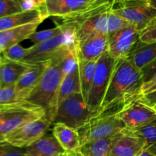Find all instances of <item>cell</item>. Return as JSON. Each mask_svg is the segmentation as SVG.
I'll return each instance as SVG.
<instances>
[{
	"label": "cell",
	"instance_id": "6da1fadb",
	"mask_svg": "<svg viewBox=\"0 0 156 156\" xmlns=\"http://www.w3.org/2000/svg\"><path fill=\"white\" fill-rule=\"evenodd\" d=\"M143 84L141 71L129 58L117 60L98 115L105 112H117L125 105L138 98L141 96Z\"/></svg>",
	"mask_w": 156,
	"mask_h": 156
},
{
	"label": "cell",
	"instance_id": "7a4b0ae2",
	"mask_svg": "<svg viewBox=\"0 0 156 156\" xmlns=\"http://www.w3.org/2000/svg\"><path fill=\"white\" fill-rule=\"evenodd\" d=\"M62 79L59 67L47 61L39 83L27 99V101L44 108L46 116L53 124L57 111L58 93Z\"/></svg>",
	"mask_w": 156,
	"mask_h": 156
},
{
	"label": "cell",
	"instance_id": "3957f363",
	"mask_svg": "<svg viewBox=\"0 0 156 156\" xmlns=\"http://www.w3.org/2000/svg\"><path fill=\"white\" fill-rule=\"evenodd\" d=\"M46 116L41 107L27 101L0 106V132L4 136L24 123Z\"/></svg>",
	"mask_w": 156,
	"mask_h": 156
},
{
	"label": "cell",
	"instance_id": "277c9868",
	"mask_svg": "<svg viewBox=\"0 0 156 156\" xmlns=\"http://www.w3.org/2000/svg\"><path fill=\"white\" fill-rule=\"evenodd\" d=\"M126 129L117 112H105L93 117L78 129L81 146L88 143L108 138Z\"/></svg>",
	"mask_w": 156,
	"mask_h": 156
},
{
	"label": "cell",
	"instance_id": "5b68a950",
	"mask_svg": "<svg viewBox=\"0 0 156 156\" xmlns=\"http://www.w3.org/2000/svg\"><path fill=\"white\" fill-rule=\"evenodd\" d=\"M111 11L140 32L156 19V9L147 0H112Z\"/></svg>",
	"mask_w": 156,
	"mask_h": 156
},
{
	"label": "cell",
	"instance_id": "8992f818",
	"mask_svg": "<svg viewBox=\"0 0 156 156\" xmlns=\"http://www.w3.org/2000/svg\"><path fill=\"white\" fill-rule=\"evenodd\" d=\"M93 117L82 93H74L59 105L53 123H63L78 130Z\"/></svg>",
	"mask_w": 156,
	"mask_h": 156
},
{
	"label": "cell",
	"instance_id": "52a82bcc",
	"mask_svg": "<svg viewBox=\"0 0 156 156\" xmlns=\"http://www.w3.org/2000/svg\"><path fill=\"white\" fill-rule=\"evenodd\" d=\"M117 60L106 52L98 59L94 80L88 95L87 105L93 115H98L109 85Z\"/></svg>",
	"mask_w": 156,
	"mask_h": 156
},
{
	"label": "cell",
	"instance_id": "ba28073f",
	"mask_svg": "<svg viewBox=\"0 0 156 156\" xmlns=\"http://www.w3.org/2000/svg\"><path fill=\"white\" fill-rule=\"evenodd\" d=\"M63 27V31L52 39L41 44H34L28 47L27 56L21 63L35 65L50 60L63 46L73 42H77L75 29L69 26L59 24Z\"/></svg>",
	"mask_w": 156,
	"mask_h": 156
},
{
	"label": "cell",
	"instance_id": "9c48e42d",
	"mask_svg": "<svg viewBox=\"0 0 156 156\" xmlns=\"http://www.w3.org/2000/svg\"><path fill=\"white\" fill-rule=\"evenodd\" d=\"M117 115L124 123L126 129L136 131L156 120V112L142 101L141 96L122 107Z\"/></svg>",
	"mask_w": 156,
	"mask_h": 156
},
{
	"label": "cell",
	"instance_id": "30bf717a",
	"mask_svg": "<svg viewBox=\"0 0 156 156\" xmlns=\"http://www.w3.org/2000/svg\"><path fill=\"white\" fill-rule=\"evenodd\" d=\"M53 123L47 116L24 123L5 136V142L15 147L25 149L42 138Z\"/></svg>",
	"mask_w": 156,
	"mask_h": 156
},
{
	"label": "cell",
	"instance_id": "8fae6325",
	"mask_svg": "<svg viewBox=\"0 0 156 156\" xmlns=\"http://www.w3.org/2000/svg\"><path fill=\"white\" fill-rule=\"evenodd\" d=\"M140 38V30L133 24H129L109 36L108 53L116 60L127 58Z\"/></svg>",
	"mask_w": 156,
	"mask_h": 156
},
{
	"label": "cell",
	"instance_id": "7c38bea8",
	"mask_svg": "<svg viewBox=\"0 0 156 156\" xmlns=\"http://www.w3.org/2000/svg\"><path fill=\"white\" fill-rule=\"evenodd\" d=\"M107 0H46L41 9L48 17L60 19L86 11Z\"/></svg>",
	"mask_w": 156,
	"mask_h": 156
},
{
	"label": "cell",
	"instance_id": "4fadbf2b",
	"mask_svg": "<svg viewBox=\"0 0 156 156\" xmlns=\"http://www.w3.org/2000/svg\"><path fill=\"white\" fill-rule=\"evenodd\" d=\"M109 36L108 34L99 33L91 35L77 43L78 60L82 62L98 59L108 51Z\"/></svg>",
	"mask_w": 156,
	"mask_h": 156
},
{
	"label": "cell",
	"instance_id": "5bb4252c",
	"mask_svg": "<svg viewBox=\"0 0 156 156\" xmlns=\"http://www.w3.org/2000/svg\"><path fill=\"white\" fill-rule=\"evenodd\" d=\"M144 149L143 140L134 131L119 133L108 156H137Z\"/></svg>",
	"mask_w": 156,
	"mask_h": 156
},
{
	"label": "cell",
	"instance_id": "9a60e30c",
	"mask_svg": "<svg viewBox=\"0 0 156 156\" xmlns=\"http://www.w3.org/2000/svg\"><path fill=\"white\" fill-rule=\"evenodd\" d=\"M47 62L32 65L22 76L15 85L17 101H27L32 91L39 83Z\"/></svg>",
	"mask_w": 156,
	"mask_h": 156
},
{
	"label": "cell",
	"instance_id": "2e32d148",
	"mask_svg": "<svg viewBox=\"0 0 156 156\" xmlns=\"http://www.w3.org/2000/svg\"><path fill=\"white\" fill-rule=\"evenodd\" d=\"M46 18H47V16L41 9L23 11L19 13L0 18V31L33 23L41 24Z\"/></svg>",
	"mask_w": 156,
	"mask_h": 156
},
{
	"label": "cell",
	"instance_id": "e0dca14e",
	"mask_svg": "<svg viewBox=\"0 0 156 156\" xmlns=\"http://www.w3.org/2000/svg\"><path fill=\"white\" fill-rule=\"evenodd\" d=\"M39 24L40 23H33L0 31V54L24 40L28 39L36 31Z\"/></svg>",
	"mask_w": 156,
	"mask_h": 156
},
{
	"label": "cell",
	"instance_id": "ac0fdd59",
	"mask_svg": "<svg viewBox=\"0 0 156 156\" xmlns=\"http://www.w3.org/2000/svg\"><path fill=\"white\" fill-rule=\"evenodd\" d=\"M25 151L27 156H62L66 152L53 134H45Z\"/></svg>",
	"mask_w": 156,
	"mask_h": 156
},
{
	"label": "cell",
	"instance_id": "d6986e66",
	"mask_svg": "<svg viewBox=\"0 0 156 156\" xmlns=\"http://www.w3.org/2000/svg\"><path fill=\"white\" fill-rule=\"evenodd\" d=\"M52 134L66 152L74 154L79 152L81 148V141L79 133L63 123L53 124Z\"/></svg>",
	"mask_w": 156,
	"mask_h": 156
},
{
	"label": "cell",
	"instance_id": "ffe728a7",
	"mask_svg": "<svg viewBox=\"0 0 156 156\" xmlns=\"http://www.w3.org/2000/svg\"><path fill=\"white\" fill-rule=\"evenodd\" d=\"M31 66L9 61L0 66V88L15 86L21 76Z\"/></svg>",
	"mask_w": 156,
	"mask_h": 156
},
{
	"label": "cell",
	"instance_id": "44dd1931",
	"mask_svg": "<svg viewBox=\"0 0 156 156\" xmlns=\"http://www.w3.org/2000/svg\"><path fill=\"white\" fill-rule=\"evenodd\" d=\"M128 58L138 69L141 70L156 58V43L146 44L140 41Z\"/></svg>",
	"mask_w": 156,
	"mask_h": 156
},
{
	"label": "cell",
	"instance_id": "7402d4cb",
	"mask_svg": "<svg viewBox=\"0 0 156 156\" xmlns=\"http://www.w3.org/2000/svg\"><path fill=\"white\" fill-rule=\"evenodd\" d=\"M118 133L108 138L88 143L81 146L74 156H108Z\"/></svg>",
	"mask_w": 156,
	"mask_h": 156
},
{
	"label": "cell",
	"instance_id": "603a6c76",
	"mask_svg": "<svg viewBox=\"0 0 156 156\" xmlns=\"http://www.w3.org/2000/svg\"><path fill=\"white\" fill-rule=\"evenodd\" d=\"M74 93H81L79 63L62 81L57 97V108L62 101Z\"/></svg>",
	"mask_w": 156,
	"mask_h": 156
},
{
	"label": "cell",
	"instance_id": "cb8c5ba5",
	"mask_svg": "<svg viewBox=\"0 0 156 156\" xmlns=\"http://www.w3.org/2000/svg\"><path fill=\"white\" fill-rule=\"evenodd\" d=\"M98 60V59H95L90 62H82V61L78 60L81 84V93L86 102L88 101V95H89L93 80H94Z\"/></svg>",
	"mask_w": 156,
	"mask_h": 156
},
{
	"label": "cell",
	"instance_id": "d4e9b609",
	"mask_svg": "<svg viewBox=\"0 0 156 156\" xmlns=\"http://www.w3.org/2000/svg\"><path fill=\"white\" fill-rule=\"evenodd\" d=\"M134 132L143 140V149L156 155V120Z\"/></svg>",
	"mask_w": 156,
	"mask_h": 156
},
{
	"label": "cell",
	"instance_id": "484cf974",
	"mask_svg": "<svg viewBox=\"0 0 156 156\" xmlns=\"http://www.w3.org/2000/svg\"><path fill=\"white\" fill-rule=\"evenodd\" d=\"M63 27L59 24H56V26L53 28L47 29V30H41V31H35L34 33L32 34L28 39L31 42H33L34 44H41V43L45 42L48 40L52 39L55 37L63 31Z\"/></svg>",
	"mask_w": 156,
	"mask_h": 156
},
{
	"label": "cell",
	"instance_id": "4316f807",
	"mask_svg": "<svg viewBox=\"0 0 156 156\" xmlns=\"http://www.w3.org/2000/svg\"><path fill=\"white\" fill-rule=\"evenodd\" d=\"M27 52H28V48H24L20 44H16L8 50H5L2 54L5 58L6 60L9 62L21 63L25 56H27Z\"/></svg>",
	"mask_w": 156,
	"mask_h": 156
},
{
	"label": "cell",
	"instance_id": "83f0119b",
	"mask_svg": "<svg viewBox=\"0 0 156 156\" xmlns=\"http://www.w3.org/2000/svg\"><path fill=\"white\" fill-rule=\"evenodd\" d=\"M21 12V0H0V18Z\"/></svg>",
	"mask_w": 156,
	"mask_h": 156
},
{
	"label": "cell",
	"instance_id": "f1b7e54d",
	"mask_svg": "<svg viewBox=\"0 0 156 156\" xmlns=\"http://www.w3.org/2000/svg\"><path fill=\"white\" fill-rule=\"evenodd\" d=\"M140 40L146 44L156 43V19L140 32Z\"/></svg>",
	"mask_w": 156,
	"mask_h": 156
},
{
	"label": "cell",
	"instance_id": "f546056e",
	"mask_svg": "<svg viewBox=\"0 0 156 156\" xmlns=\"http://www.w3.org/2000/svg\"><path fill=\"white\" fill-rule=\"evenodd\" d=\"M0 156H27L25 149L15 147L7 142L0 143Z\"/></svg>",
	"mask_w": 156,
	"mask_h": 156
},
{
	"label": "cell",
	"instance_id": "4dcf8cb0",
	"mask_svg": "<svg viewBox=\"0 0 156 156\" xmlns=\"http://www.w3.org/2000/svg\"><path fill=\"white\" fill-rule=\"evenodd\" d=\"M17 101L15 86L0 88V106L8 105Z\"/></svg>",
	"mask_w": 156,
	"mask_h": 156
},
{
	"label": "cell",
	"instance_id": "1f68e13d",
	"mask_svg": "<svg viewBox=\"0 0 156 156\" xmlns=\"http://www.w3.org/2000/svg\"><path fill=\"white\" fill-rule=\"evenodd\" d=\"M142 76H143V82L149 80L150 78H152L154 75L156 74V58L152 62H149L148 65L143 67L141 70Z\"/></svg>",
	"mask_w": 156,
	"mask_h": 156
},
{
	"label": "cell",
	"instance_id": "d6a6232c",
	"mask_svg": "<svg viewBox=\"0 0 156 156\" xmlns=\"http://www.w3.org/2000/svg\"><path fill=\"white\" fill-rule=\"evenodd\" d=\"M155 91H156V74L154 75L148 81L143 82L140 94H141V96L145 95V94H149Z\"/></svg>",
	"mask_w": 156,
	"mask_h": 156
},
{
	"label": "cell",
	"instance_id": "836d02e7",
	"mask_svg": "<svg viewBox=\"0 0 156 156\" xmlns=\"http://www.w3.org/2000/svg\"><path fill=\"white\" fill-rule=\"evenodd\" d=\"M141 99L144 103L152 108L154 105H156V91L149 93V94H145V95H142Z\"/></svg>",
	"mask_w": 156,
	"mask_h": 156
},
{
	"label": "cell",
	"instance_id": "e575fe53",
	"mask_svg": "<svg viewBox=\"0 0 156 156\" xmlns=\"http://www.w3.org/2000/svg\"><path fill=\"white\" fill-rule=\"evenodd\" d=\"M31 1L34 2L36 9H42L46 2V0H31Z\"/></svg>",
	"mask_w": 156,
	"mask_h": 156
},
{
	"label": "cell",
	"instance_id": "d590c367",
	"mask_svg": "<svg viewBox=\"0 0 156 156\" xmlns=\"http://www.w3.org/2000/svg\"><path fill=\"white\" fill-rule=\"evenodd\" d=\"M137 156H156V155L155 154L151 153V152H148V151L143 149V150L142 151V152H140V153Z\"/></svg>",
	"mask_w": 156,
	"mask_h": 156
},
{
	"label": "cell",
	"instance_id": "8d00e7d4",
	"mask_svg": "<svg viewBox=\"0 0 156 156\" xmlns=\"http://www.w3.org/2000/svg\"><path fill=\"white\" fill-rule=\"evenodd\" d=\"M6 62H8V60H6V59L3 56L2 54H0V66L2 65Z\"/></svg>",
	"mask_w": 156,
	"mask_h": 156
},
{
	"label": "cell",
	"instance_id": "74e56055",
	"mask_svg": "<svg viewBox=\"0 0 156 156\" xmlns=\"http://www.w3.org/2000/svg\"><path fill=\"white\" fill-rule=\"evenodd\" d=\"M147 1L151 5L153 6L155 9H156V0H147Z\"/></svg>",
	"mask_w": 156,
	"mask_h": 156
},
{
	"label": "cell",
	"instance_id": "f35d334b",
	"mask_svg": "<svg viewBox=\"0 0 156 156\" xmlns=\"http://www.w3.org/2000/svg\"><path fill=\"white\" fill-rule=\"evenodd\" d=\"M3 142H5V136L1 133L0 132V143H3Z\"/></svg>",
	"mask_w": 156,
	"mask_h": 156
},
{
	"label": "cell",
	"instance_id": "ab89813d",
	"mask_svg": "<svg viewBox=\"0 0 156 156\" xmlns=\"http://www.w3.org/2000/svg\"><path fill=\"white\" fill-rule=\"evenodd\" d=\"M62 156H74V155L72 153H69V152H66L64 155H62Z\"/></svg>",
	"mask_w": 156,
	"mask_h": 156
},
{
	"label": "cell",
	"instance_id": "60d3db41",
	"mask_svg": "<svg viewBox=\"0 0 156 156\" xmlns=\"http://www.w3.org/2000/svg\"><path fill=\"white\" fill-rule=\"evenodd\" d=\"M152 108H153V109H154V110H155V112H156V105H154V106H153V107H152Z\"/></svg>",
	"mask_w": 156,
	"mask_h": 156
},
{
	"label": "cell",
	"instance_id": "b9f144b4",
	"mask_svg": "<svg viewBox=\"0 0 156 156\" xmlns=\"http://www.w3.org/2000/svg\"><path fill=\"white\" fill-rule=\"evenodd\" d=\"M21 1H22V0H21Z\"/></svg>",
	"mask_w": 156,
	"mask_h": 156
}]
</instances>
